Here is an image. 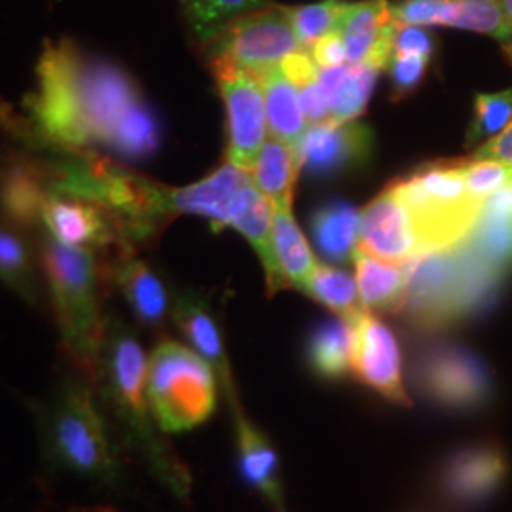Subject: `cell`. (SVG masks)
<instances>
[{
	"mask_svg": "<svg viewBox=\"0 0 512 512\" xmlns=\"http://www.w3.org/2000/svg\"><path fill=\"white\" fill-rule=\"evenodd\" d=\"M27 105L38 133L67 150L139 162L160 147V122L133 76L69 38L44 44Z\"/></svg>",
	"mask_w": 512,
	"mask_h": 512,
	"instance_id": "1",
	"label": "cell"
},
{
	"mask_svg": "<svg viewBox=\"0 0 512 512\" xmlns=\"http://www.w3.org/2000/svg\"><path fill=\"white\" fill-rule=\"evenodd\" d=\"M31 410L46 475L80 482L99 494L128 490L131 459L99 401L92 378L73 365L44 401L31 404Z\"/></svg>",
	"mask_w": 512,
	"mask_h": 512,
	"instance_id": "2",
	"label": "cell"
},
{
	"mask_svg": "<svg viewBox=\"0 0 512 512\" xmlns=\"http://www.w3.org/2000/svg\"><path fill=\"white\" fill-rule=\"evenodd\" d=\"M148 359L126 323L109 317L93 384L131 463L179 501L192 494V471L156 420L147 397Z\"/></svg>",
	"mask_w": 512,
	"mask_h": 512,
	"instance_id": "3",
	"label": "cell"
},
{
	"mask_svg": "<svg viewBox=\"0 0 512 512\" xmlns=\"http://www.w3.org/2000/svg\"><path fill=\"white\" fill-rule=\"evenodd\" d=\"M408 266L410 283L401 313L418 332H440L476 315L507 279L473 255L463 241L420 256Z\"/></svg>",
	"mask_w": 512,
	"mask_h": 512,
	"instance_id": "4",
	"label": "cell"
},
{
	"mask_svg": "<svg viewBox=\"0 0 512 512\" xmlns=\"http://www.w3.org/2000/svg\"><path fill=\"white\" fill-rule=\"evenodd\" d=\"M42 262L69 361L93 380L109 319L103 315L105 264L95 249L71 247L54 236L44 241Z\"/></svg>",
	"mask_w": 512,
	"mask_h": 512,
	"instance_id": "5",
	"label": "cell"
},
{
	"mask_svg": "<svg viewBox=\"0 0 512 512\" xmlns=\"http://www.w3.org/2000/svg\"><path fill=\"white\" fill-rule=\"evenodd\" d=\"M391 188L408 211L423 256L465 241L484 205L467 190L458 160L423 165Z\"/></svg>",
	"mask_w": 512,
	"mask_h": 512,
	"instance_id": "6",
	"label": "cell"
},
{
	"mask_svg": "<svg viewBox=\"0 0 512 512\" xmlns=\"http://www.w3.org/2000/svg\"><path fill=\"white\" fill-rule=\"evenodd\" d=\"M219 387L213 366L177 340H160L148 357V403L167 435L209 420L217 410Z\"/></svg>",
	"mask_w": 512,
	"mask_h": 512,
	"instance_id": "7",
	"label": "cell"
},
{
	"mask_svg": "<svg viewBox=\"0 0 512 512\" xmlns=\"http://www.w3.org/2000/svg\"><path fill=\"white\" fill-rule=\"evenodd\" d=\"M207 44L213 67L238 69L260 82L302 48L285 6H266L234 19Z\"/></svg>",
	"mask_w": 512,
	"mask_h": 512,
	"instance_id": "8",
	"label": "cell"
},
{
	"mask_svg": "<svg viewBox=\"0 0 512 512\" xmlns=\"http://www.w3.org/2000/svg\"><path fill=\"white\" fill-rule=\"evenodd\" d=\"M414 380L429 401L454 410L480 408L494 395L490 370L458 344L423 349L414 365Z\"/></svg>",
	"mask_w": 512,
	"mask_h": 512,
	"instance_id": "9",
	"label": "cell"
},
{
	"mask_svg": "<svg viewBox=\"0 0 512 512\" xmlns=\"http://www.w3.org/2000/svg\"><path fill=\"white\" fill-rule=\"evenodd\" d=\"M351 325V374L387 403L410 406L404 387L403 353L395 332L374 311H359Z\"/></svg>",
	"mask_w": 512,
	"mask_h": 512,
	"instance_id": "10",
	"label": "cell"
},
{
	"mask_svg": "<svg viewBox=\"0 0 512 512\" xmlns=\"http://www.w3.org/2000/svg\"><path fill=\"white\" fill-rule=\"evenodd\" d=\"M228 118L226 162L253 173L266 145L268 112L262 82L230 67H213Z\"/></svg>",
	"mask_w": 512,
	"mask_h": 512,
	"instance_id": "11",
	"label": "cell"
},
{
	"mask_svg": "<svg viewBox=\"0 0 512 512\" xmlns=\"http://www.w3.org/2000/svg\"><path fill=\"white\" fill-rule=\"evenodd\" d=\"M511 463L495 442L463 446L442 461L437 490L454 507L471 509L492 499L507 482Z\"/></svg>",
	"mask_w": 512,
	"mask_h": 512,
	"instance_id": "12",
	"label": "cell"
},
{
	"mask_svg": "<svg viewBox=\"0 0 512 512\" xmlns=\"http://www.w3.org/2000/svg\"><path fill=\"white\" fill-rule=\"evenodd\" d=\"M372 131L359 122L313 124L296 145L300 169L310 177L329 179L368 160Z\"/></svg>",
	"mask_w": 512,
	"mask_h": 512,
	"instance_id": "13",
	"label": "cell"
},
{
	"mask_svg": "<svg viewBox=\"0 0 512 512\" xmlns=\"http://www.w3.org/2000/svg\"><path fill=\"white\" fill-rule=\"evenodd\" d=\"M391 10L401 25L454 27L512 44V25L499 0H401Z\"/></svg>",
	"mask_w": 512,
	"mask_h": 512,
	"instance_id": "14",
	"label": "cell"
},
{
	"mask_svg": "<svg viewBox=\"0 0 512 512\" xmlns=\"http://www.w3.org/2000/svg\"><path fill=\"white\" fill-rule=\"evenodd\" d=\"M42 220L57 241L71 247L131 249L122 224L101 205L82 198L52 194Z\"/></svg>",
	"mask_w": 512,
	"mask_h": 512,
	"instance_id": "15",
	"label": "cell"
},
{
	"mask_svg": "<svg viewBox=\"0 0 512 512\" xmlns=\"http://www.w3.org/2000/svg\"><path fill=\"white\" fill-rule=\"evenodd\" d=\"M239 478L272 512L287 511L281 458L270 437L251 420L243 406L232 408Z\"/></svg>",
	"mask_w": 512,
	"mask_h": 512,
	"instance_id": "16",
	"label": "cell"
},
{
	"mask_svg": "<svg viewBox=\"0 0 512 512\" xmlns=\"http://www.w3.org/2000/svg\"><path fill=\"white\" fill-rule=\"evenodd\" d=\"M173 321L190 344V348L213 366L228 408L232 410L243 406L239 401L238 387L234 382L232 366L224 346L219 315L213 310L209 298H205V294L198 291L177 294L173 300Z\"/></svg>",
	"mask_w": 512,
	"mask_h": 512,
	"instance_id": "17",
	"label": "cell"
},
{
	"mask_svg": "<svg viewBox=\"0 0 512 512\" xmlns=\"http://www.w3.org/2000/svg\"><path fill=\"white\" fill-rule=\"evenodd\" d=\"M359 249L393 264H410L423 256L408 211L391 184L361 213Z\"/></svg>",
	"mask_w": 512,
	"mask_h": 512,
	"instance_id": "18",
	"label": "cell"
},
{
	"mask_svg": "<svg viewBox=\"0 0 512 512\" xmlns=\"http://www.w3.org/2000/svg\"><path fill=\"white\" fill-rule=\"evenodd\" d=\"M399 25L387 0L348 4L336 29L344 38L348 63H372L385 69L395 50Z\"/></svg>",
	"mask_w": 512,
	"mask_h": 512,
	"instance_id": "19",
	"label": "cell"
},
{
	"mask_svg": "<svg viewBox=\"0 0 512 512\" xmlns=\"http://www.w3.org/2000/svg\"><path fill=\"white\" fill-rule=\"evenodd\" d=\"M107 281L114 285L139 325L152 330H162L167 319L173 317V302L160 275L131 249L116 251L114 260L105 264Z\"/></svg>",
	"mask_w": 512,
	"mask_h": 512,
	"instance_id": "20",
	"label": "cell"
},
{
	"mask_svg": "<svg viewBox=\"0 0 512 512\" xmlns=\"http://www.w3.org/2000/svg\"><path fill=\"white\" fill-rule=\"evenodd\" d=\"M230 226L241 232L255 247L266 275L268 296L285 291V281L275 255L274 203L251 181L241 188L230 207Z\"/></svg>",
	"mask_w": 512,
	"mask_h": 512,
	"instance_id": "21",
	"label": "cell"
},
{
	"mask_svg": "<svg viewBox=\"0 0 512 512\" xmlns=\"http://www.w3.org/2000/svg\"><path fill=\"white\" fill-rule=\"evenodd\" d=\"M251 181L253 175L249 171L226 162L198 183L184 188H171V211L173 215H202L215 230H222L230 226V207L236 196Z\"/></svg>",
	"mask_w": 512,
	"mask_h": 512,
	"instance_id": "22",
	"label": "cell"
},
{
	"mask_svg": "<svg viewBox=\"0 0 512 512\" xmlns=\"http://www.w3.org/2000/svg\"><path fill=\"white\" fill-rule=\"evenodd\" d=\"M463 245L484 264L509 277L512 272V181L484 200L475 228Z\"/></svg>",
	"mask_w": 512,
	"mask_h": 512,
	"instance_id": "23",
	"label": "cell"
},
{
	"mask_svg": "<svg viewBox=\"0 0 512 512\" xmlns=\"http://www.w3.org/2000/svg\"><path fill=\"white\" fill-rule=\"evenodd\" d=\"M361 302L374 313H401L408 294L410 266L393 264L357 249L353 256Z\"/></svg>",
	"mask_w": 512,
	"mask_h": 512,
	"instance_id": "24",
	"label": "cell"
},
{
	"mask_svg": "<svg viewBox=\"0 0 512 512\" xmlns=\"http://www.w3.org/2000/svg\"><path fill=\"white\" fill-rule=\"evenodd\" d=\"M311 234L323 258L334 264L353 262L361 238V213L342 200L325 203L311 215Z\"/></svg>",
	"mask_w": 512,
	"mask_h": 512,
	"instance_id": "25",
	"label": "cell"
},
{
	"mask_svg": "<svg viewBox=\"0 0 512 512\" xmlns=\"http://www.w3.org/2000/svg\"><path fill=\"white\" fill-rule=\"evenodd\" d=\"M275 255L287 289L306 291L319 262L293 217V203L274 205Z\"/></svg>",
	"mask_w": 512,
	"mask_h": 512,
	"instance_id": "26",
	"label": "cell"
},
{
	"mask_svg": "<svg viewBox=\"0 0 512 512\" xmlns=\"http://www.w3.org/2000/svg\"><path fill=\"white\" fill-rule=\"evenodd\" d=\"M306 361L311 374L327 382H338L351 374V325L348 319H327L311 330L306 344Z\"/></svg>",
	"mask_w": 512,
	"mask_h": 512,
	"instance_id": "27",
	"label": "cell"
},
{
	"mask_svg": "<svg viewBox=\"0 0 512 512\" xmlns=\"http://www.w3.org/2000/svg\"><path fill=\"white\" fill-rule=\"evenodd\" d=\"M52 194L48 169L33 162H19L10 167L4 184V207L10 219L21 224L37 222L42 219Z\"/></svg>",
	"mask_w": 512,
	"mask_h": 512,
	"instance_id": "28",
	"label": "cell"
},
{
	"mask_svg": "<svg viewBox=\"0 0 512 512\" xmlns=\"http://www.w3.org/2000/svg\"><path fill=\"white\" fill-rule=\"evenodd\" d=\"M262 86L266 97L270 135L296 150V145L308 131V120L300 107L296 86L285 78L281 69H275L274 73L268 74L262 80Z\"/></svg>",
	"mask_w": 512,
	"mask_h": 512,
	"instance_id": "29",
	"label": "cell"
},
{
	"mask_svg": "<svg viewBox=\"0 0 512 512\" xmlns=\"http://www.w3.org/2000/svg\"><path fill=\"white\" fill-rule=\"evenodd\" d=\"M300 171L302 169L296 158V150L287 143L270 137L262 148L251 175L256 188L270 202L274 205H285L293 203L294 183Z\"/></svg>",
	"mask_w": 512,
	"mask_h": 512,
	"instance_id": "30",
	"label": "cell"
},
{
	"mask_svg": "<svg viewBox=\"0 0 512 512\" xmlns=\"http://www.w3.org/2000/svg\"><path fill=\"white\" fill-rule=\"evenodd\" d=\"M192 35L209 42L230 21L272 6L270 0H177Z\"/></svg>",
	"mask_w": 512,
	"mask_h": 512,
	"instance_id": "31",
	"label": "cell"
},
{
	"mask_svg": "<svg viewBox=\"0 0 512 512\" xmlns=\"http://www.w3.org/2000/svg\"><path fill=\"white\" fill-rule=\"evenodd\" d=\"M304 293L342 319H351L366 310L355 277L336 266L319 264Z\"/></svg>",
	"mask_w": 512,
	"mask_h": 512,
	"instance_id": "32",
	"label": "cell"
},
{
	"mask_svg": "<svg viewBox=\"0 0 512 512\" xmlns=\"http://www.w3.org/2000/svg\"><path fill=\"white\" fill-rule=\"evenodd\" d=\"M512 122V90L478 93L465 147H475L499 135Z\"/></svg>",
	"mask_w": 512,
	"mask_h": 512,
	"instance_id": "33",
	"label": "cell"
},
{
	"mask_svg": "<svg viewBox=\"0 0 512 512\" xmlns=\"http://www.w3.org/2000/svg\"><path fill=\"white\" fill-rule=\"evenodd\" d=\"M348 4L346 0H319L306 6L287 8L302 48L311 50L319 38L336 31Z\"/></svg>",
	"mask_w": 512,
	"mask_h": 512,
	"instance_id": "34",
	"label": "cell"
},
{
	"mask_svg": "<svg viewBox=\"0 0 512 512\" xmlns=\"http://www.w3.org/2000/svg\"><path fill=\"white\" fill-rule=\"evenodd\" d=\"M380 71L382 69L372 65V63L351 65L348 80L344 82L342 90L338 92L334 103H332L329 116L330 122L346 124V122H353L357 116L363 114Z\"/></svg>",
	"mask_w": 512,
	"mask_h": 512,
	"instance_id": "35",
	"label": "cell"
},
{
	"mask_svg": "<svg viewBox=\"0 0 512 512\" xmlns=\"http://www.w3.org/2000/svg\"><path fill=\"white\" fill-rule=\"evenodd\" d=\"M0 264H2V279L27 302L37 300V289L33 279V268L25 245L14 234L2 232L0 238Z\"/></svg>",
	"mask_w": 512,
	"mask_h": 512,
	"instance_id": "36",
	"label": "cell"
},
{
	"mask_svg": "<svg viewBox=\"0 0 512 512\" xmlns=\"http://www.w3.org/2000/svg\"><path fill=\"white\" fill-rule=\"evenodd\" d=\"M458 167L467 190L480 202L512 181V165L469 158L458 160Z\"/></svg>",
	"mask_w": 512,
	"mask_h": 512,
	"instance_id": "37",
	"label": "cell"
},
{
	"mask_svg": "<svg viewBox=\"0 0 512 512\" xmlns=\"http://www.w3.org/2000/svg\"><path fill=\"white\" fill-rule=\"evenodd\" d=\"M429 63H431L429 55L393 52L387 63V71H389L395 99H403L404 95L414 92L420 86Z\"/></svg>",
	"mask_w": 512,
	"mask_h": 512,
	"instance_id": "38",
	"label": "cell"
},
{
	"mask_svg": "<svg viewBox=\"0 0 512 512\" xmlns=\"http://www.w3.org/2000/svg\"><path fill=\"white\" fill-rule=\"evenodd\" d=\"M279 69H281V73L285 74V78L289 82H293L298 90L317 82L319 71H321V67L317 65L315 57L308 48H298L293 54L287 55L281 61Z\"/></svg>",
	"mask_w": 512,
	"mask_h": 512,
	"instance_id": "39",
	"label": "cell"
},
{
	"mask_svg": "<svg viewBox=\"0 0 512 512\" xmlns=\"http://www.w3.org/2000/svg\"><path fill=\"white\" fill-rule=\"evenodd\" d=\"M311 54L315 57L317 65L321 69H329V67H340L348 63V52H346V44L344 38L338 31H332L329 35L319 38L313 46H311Z\"/></svg>",
	"mask_w": 512,
	"mask_h": 512,
	"instance_id": "40",
	"label": "cell"
},
{
	"mask_svg": "<svg viewBox=\"0 0 512 512\" xmlns=\"http://www.w3.org/2000/svg\"><path fill=\"white\" fill-rule=\"evenodd\" d=\"M300 107L302 112L306 116V120L313 124H321V122H327L330 116V101L329 95L323 90L321 82H313L310 86L302 88L300 93Z\"/></svg>",
	"mask_w": 512,
	"mask_h": 512,
	"instance_id": "41",
	"label": "cell"
},
{
	"mask_svg": "<svg viewBox=\"0 0 512 512\" xmlns=\"http://www.w3.org/2000/svg\"><path fill=\"white\" fill-rule=\"evenodd\" d=\"M393 52H408V54H421L433 57L435 54V42L433 37L416 25H399L397 37H395V50Z\"/></svg>",
	"mask_w": 512,
	"mask_h": 512,
	"instance_id": "42",
	"label": "cell"
},
{
	"mask_svg": "<svg viewBox=\"0 0 512 512\" xmlns=\"http://www.w3.org/2000/svg\"><path fill=\"white\" fill-rule=\"evenodd\" d=\"M471 160H490L512 165V122L499 135L476 148Z\"/></svg>",
	"mask_w": 512,
	"mask_h": 512,
	"instance_id": "43",
	"label": "cell"
},
{
	"mask_svg": "<svg viewBox=\"0 0 512 512\" xmlns=\"http://www.w3.org/2000/svg\"><path fill=\"white\" fill-rule=\"evenodd\" d=\"M57 512H120L114 507L109 505H74V507H67L63 511Z\"/></svg>",
	"mask_w": 512,
	"mask_h": 512,
	"instance_id": "44",
	"label": "cell"
},
{
	"mask_svg": "<svg viewBox=\"0 0 512 512\" xmlns=\"http://www.w3.org/2000/svg\"><path fill=\"white\" fill-rule=\"evenodd\" d=\"M499 4H501V8H503L505 16H507L509 23L512 25V0H499Z\"/></svg>",
	"mask_w": 512,
	"mask_h": 512,
	"instance_id": "45",
	"label": "cell"
},
{
	"mask_svg": "<svg viewBox=\"0 0 512 512\" xmlns=\"http://www.w3.org/2000/svg\"><path fill=\"white\" fill-rule=\"evenodd\" d=\"M505 54H507V57H509V61L512 63V44H505Z\"/></svg>",
	"mask_w": 512,
	"mask_h": 512,
	"instance_id": "46",
	"label": "cell"
}]
</instances>
